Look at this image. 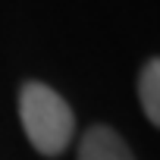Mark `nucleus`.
I'll list each match as a JSON object with an SVG mask.
<instances>
[{
    "instance_id": "2",
    "label": "nucleus",
    "mask_w": 160,
    "mask_h": 160,
    "mask_svg": "<svg viewBox=\"0 0 160 160\" xmlns=\"http://www.w3.org/2000/svg\"><path fill=\"white\" fill-rule=\"evenodd\" d=\"M78 160H135V154L110 126H91L78 141Z\"/></svg>"
},
{
    "instance_id": "1",
    "label": "nucleus",
    "mask_w": 160,
    "mask_h": 160,
    "mask_svg": "<svg viewBox=\"0 0 160 160\" xmlns=\"http://www.w3.org/2000/svg\"><path fill=\"white\" fill-rule=\"evenodd\" d=\"M19 122L32 148L44 157L63 154L75 132L72 107L44 82H25L19 88Z\"/></svg>"
},
{
    "instance_id": "3",
    "label": "nucleus",
    "mask_w": 160,
    "mask_h": 160,
    "mask_svg": "<svg viewBox=\"0 0 160 160\" xmlns=\"http://www.w3.org/2000/svg\"><path fill=\"white\" fill-rule=\"evenodd\" d=\"M138 101H141V113L160 126V60L151 57L138 75Z\"/></svg>"
}]
</instances>
